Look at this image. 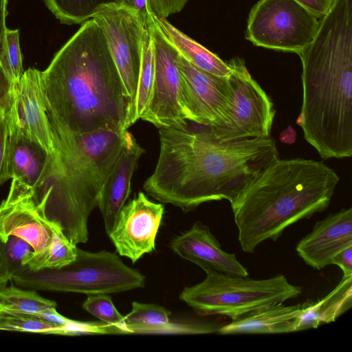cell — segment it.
Here are the masks:
<instances>
[{
    "label": "cell",
    "mask_w": 352,
    "mask_h": 352,
    "mask_svg": "<svg viewBox=\"0 0 352 352\" xmlns=\"http://www.w3.org/2000/svg\"><path fill=\"white\" fill-rule=\"evenodd\" d=\"M102 29L127 99L125 124L136 97L146 23L135 10L113 1L100 4L93 17Z\"/></svg>",
    "instance_id": "10"
},
{
    "label": "cell",
    "mask_w": 352,
    "mask_h": 352,
    "mask_svg": "<svg viewBox=\"0 0 352 352\" xmlns=\"http://www.w3.org/2000/svg\"><path fill=\"white\" fill-rule=\"evenodd\" d=\"M82 308L104 324L115 329L118 333H131L124 321V316L117 310L109 294L88 295L82 303Z\"/></svg>",
    "instance_id": "28"
},
{
    "label": "cell",
    "mask_w": 352,
    "mask_h": 352,
    "mask_svg": "<svg viewBox=\"0 0 352 352\" xmlns=\"http://www.w3.org/2000/svg\"><path fill=\"white\" fill-rule=\"evenodd\" d=\"M12 281L25 289L89 295L144 287L146 278L125 265L116 253L92 252L78 248L76 259L68 265L38 270L21 268L14 272Z\"/></svg>",
    "instance_id": "6"
},
{
    "label": "cell",
    "mask_w": 352,
    "mask_h": 352,
    "mask_svg": "<svg viewBox=\"0 0 352 352\" xmlns=\"http://www.w3.org/2000/svg\"><path fill=\"white\" fill-rule=\"evenodd\" d=\"M5 245L13 274L21 268H25V264L33 252L31 246L16 236H10L5 243Z\"/></svg>",
    "instance_id": "31"
},
{
    "label": "cell",
    "mask_w": 352,
    "mask_h": 352,
    "mask_svg": "<svg viewBox=\"0 0 352 352\" xmlns=\"http://www.w3.org/2000/svg\"><path fill=\"white\" fill-rule=\"evenodd\" d=\"M228 63L232 90L230 107L223 122L208 129L222 141L271 136L276 113L272 100L252 77L243 59L234 58Z\"/></svg>",
    "instance_id": "9"
},
{
    "label": "cell",
    "mask_w": 352,
    "mask_h": 352,
    "mask_svg": "<svg viewBox=\"0 0 352 352\" xmlns=\"http://www.w3.org/2000/svg\"><path fill=\"white\" fill-rule=\"evenodd\" d=\"M288 137H289V139H290L292 143L294 142V140H295V138H296V135H295V132H294V131L293 130L292 128V130L291 129H288L285 130L280 134V140L282 142L286 143L287 142Z\"/></svg>",
    "instance_id": "39"
},
{
    "label": "cell",
    "mask_w": 352,
    "mask_h": 352,
    "mask_svg": "<svg viewBox=\"0 0 352 352\" xmlns=\"http://www.w3.org/2000/svg\"><path fill=\"white\" fill-rule=\"evenodd\" d=\"M0 330L63 335V326L37 318L0 311Z\"/></svg>",
    "instance_id": "29"
},
{
    "label": "cell",
    "mask_w": 352,
    "mask_h": 352,
    "mask_svg": "<svg viewBox=\"0 0 352 352\" xmlns=\"http://www.w3.org/2000/svg\"><path fill=\"white\" fill-rule=\"evenodd\" d=\"M205 128L159 129L158 160L143 185L147 195L184 212L212 201L231 204L278 157L271 136L222 141Z\"/></svg>",
    "instance_id": "1"
},
{
    "label": "cell",
    "mask_w": 352,
    "mask_h": 352,
    "mask_svg": "<svg viewBox=\"0 0 352 352\" xmlns=\"http://www.w3.org/2000/svg\"><path fill=\"white\" fill-rule=\"evenodd\" d=\"M11 285L0 286V306L4 308L25 312L39 313L56 308V301L43 298L34 289Z\"/></svg>",
    "instance_id": "24"
},
{
    "label": "cell",
    "mask_w": 352,
    "mask_h": 352,
    "mask_svg": "<svg viewBox=\"0 0 352 352\" xmlns=\"http://www.w3.org/2000/svg\"><path fill=\"white\" fill-rule=\"evenodd\" d=\"M77 245L59 230L51 245L43 269H57L68 265L76 259Z\"/></svg>",
    "instance_id": "30"
},
{
    "label": "cell",
    "mask_w": 352,
    "mask_h": 352,
    "mask_svg": "<svg viewBox=\"0 0 352 352\" xmlns=\"http://www.w3.org/2000/svg\"><path fill=\"white\" fill-rule=\"evenodd\" d=\"M4 109L8 124L38 144L48 156L54 155L41 71L35 68L24 71L18 83L12 86Z\"/></svg>",
    "instance_id": "14"
},
{
    "label": "cell",
    "mask_w": 352,
    "mask_h": 352,
    "mask_svg": "<svg viewBox=\"0 0 352 352\" xmlns=\"http://www.w3.org/2000/svg\"><path fill=\"white\" fill-rule=\"evenodd\" d=\"M318 19L322 18L330 9L334 0H294Z\"/></svg>",
    "instance_id": "34"
},
{
    "label": "cell",
    "mask_w": 352,
    "mask_h": 352,
    "mask_svg": "<svg viewBox=\"0 0 352 352\" xmlns=\"http://www.w3.org/2000/svg\"><path fill=\"white\" fill-rule=\"evenodd\" d=\"M302 102L296 121L325 160L352 156V0H334L298 55Z\"/></svg>",
    "instance_id": "2"
},
{
    "label": "cell",
    "mask_w": 352,
    "mask_h": 352,
    "mask_svg": "<svg viewBox=\"0 0 352 352\" xmlns=\"http://www.w3.org/2000/svg\"><path fill=\"white\" fill-rule=\"evenodd\" d=\"M33 195L31 188L12 179L7 197L0 204V240L5 243L10 236H16L28 243L33 252L25 267L38 270L61 229L46 218Z\"/></svg>",
    "instance_id": "11"
},
{
    "label": "cell",
    "mask_w": 352,
    "mask_h": 352,
    "mask_svg": "<svg viewBox=\"0 0 352 352\" xmlns=\"http://www.w3.org/2000/svg\"><path fill=\"white\" fill-rule=\"evenodd\" d=\"M177 63L182 77L181 106L186 119L208 127L219 126L231 102L228 77L208 73L179 54Z\"/></svg>",
    "instance_id": "13"
},
{
    "label": "cell",
    "mask_w": 352,
    "mask_h": 352,
    "mask_svg": "<svg viewBox=\"0 0 352 352\" xmlns=\"http://www.w3.org/2000/svg\"><path fill=\"white\" fill-rule=\"evenodd\" d=\"M12 179L9 160V129L3 107H0V185Z\"/></svg>",
    "instance_id": "32"
},
{
    "label": "cell",
    "mask_w": 352,
    "mask_h": 352,
    "mask_svg": "<svg viewBox=\"0 0 352 352\" xmlns=\"http://www.w3.org/2000/svg\"><path fill=\"white\" fill-rule=\"evenodd\" d=\"M170 315L166 309L159 305L135 301L132 302L131 311L124 316V321L131 333H133L167 326Z\"/></svg>",
    "instance_id": "26"
},
{
    "label": "cell",
    "mask_w": 352,
    "mask_h": 352,
    "mask_svg": "<svg viewBox=\"0 0 352 352\" xmlns=\"http://www.w3.org/2000/svg\"><path fill=\"white\" fill-rule=\"evenodd\" d=\"M8 0H0V41L6 31Z\"/></svg>",
    "instance_id": "38"
},
{
    "label": "cell",
    "mask_w": 352,
    "mask_h": 352,
    "mask_svg": "<svg viewBox=\"0 0 352 352\" xmlns=\"http://www.w3.org/2000/svg\"><path fill=\"white\" fill-rule=\"evenodd\" d=\"M170 245L176 254L199 266L204 272L249 275L236 255L223 250L210 228L201 221H196L188 230L173 239Z\"/></svg>",
    "instance_id": "17"
},
{
    "label": "cell",
    "mask_w": 352,
    "mask_h": 352,
    "mask_svg": "<svg viewBox=\"0 0 352 352\" xmlns=\"http://www.w3.org/2000/svg\"><path fill=\"white\" fill-rule=\"evenodd\" d=\"M331 265H338L343 272V277L352 276V246L336 254Z\"/></svg>",
    "instance_id": "36"
},
{
    "label": "cell",
    "mask_w": 352,
    "mask_h": 352,
    "mask_svg": "<svg viewBox=\"0 0 352 352\" xmlns=\"http://www.w3.org/2000/svg\"><path fill=\"white\" fill-rule=\"evenodd\" d=\"M9 160L12 179H16L34 192L41 184L48 155L16 127L8 124Z\"/></svg>",
    "instance_id": "20"
},
{
    "label": "cell",
    "mask_w": 352,
    "mask_h": 352,
    "mask_svg": "<svg viewBox=\"0 0 352 352\" xmlns=\"http://www.w3.org/2000/svg\"><path fill=\"white\" fill-rule=\"evenodd\" d=\"M352 246V208L341 209L316 223L312 231L297 244L296 250L304 262L321 270L333 257Z\"/></svg>",
    "instance_id": "16"
},
{
    "label": "cell",
    "mask_w": 352,
    "mask_h": 352,
    "mask_svg": "<svg viewBox=\"0 0 352 352\" xmlns=\"http://www.w3.org/2000/svg\"><path fill=\"white\" fill-rule=\"evenodd\" d=\"M146 26L155 51V77L151 97L140 118L157 128L178 127L188 124L181 106V73L177 63L179 52L157 25L153 13Z\"/></svg>",
    "instance_id": "12"
},
{
    "label": "cell",
    "mask_w": 352,
    "mask_h": 352,
    "mask_svg": "<svg viewBox=\"0 0 352 352\" xmlns=\"http://www.w3.org/2000/svg\"><path fill=\"white\" fill-rule=\"evenodd\" d=\"M155 77V51L151 34L146 25L142 35V63L136 97L126 120L125 129L134 124L145 112L149 103Z\"/></svg>",
    "instance_id": "23"
},
{
    "label": "cell",
    "mask_w": 352,
    "mask_h": 352,
    "mask_svg": "<svg viewBox=\"0 0 352 352\" xmlns=\"http://www.w3.org/2000/svg\"><path fill=\"white\" fill-rule=\"evenodd\" d=\"M144 152L132 133L126 130L122 147L104 184L98 206L107 234L130 195L132 177Z\"/></svg>",
    "instance_id": "18"
},
{
    "label": "cell",
    "mask_w": 352,
    "mask_h": 352,
    "mask_svg": "<svg viewBox=\"0 0 352 352\" xmlns=\"http://www.w3.org/2000/svg\"><path fill=\"white\" fill-rule=\"evenodd\" d=\"M153 17L165 37L186 60L211 74L228 77L230 69L228 62L179 30L166 18L154 13Z\"/></svg>",
    "instance_id": "22"
},
{
    "label": "cell",
    "mask_w": 352,
    "mask_h": 352,
    "mask_svg": "<svg viewBox=\"0 0 352 352\" xmlns=\"http://www.w3.org/2000/svg\"><path fill=\"white\" fill-rule=\"evenodd\" d=\"M0 65L11 83H18L24 71L19 30L6 29L0 41Z\"/></svg>",
    "instance_id": "27"
},
{
    "label": "cell",
    "mask_w": 352,
    "mask_h": 352,
    "mask_svg": "<svg viewBox=\"0 0 352 352\" xmlns=\"http://www.w3.org/2000/svg\"><path fill=\"white\" fill-rule=\"evenodd\" d=\"M318 21L294 0H258L249 13L245 38L257 47L299 55Z\"/></svg>",
    "instance_id": "8"
},
{
    "label": "cell",
    "mask_w": 352,
    "mask_h": 352,
    "mask_svg": "<svg viewBox=\"0 0 352 352\" xmlns=\"http://www.w3.org/2000/svg\"><path fill=\"white\" fill-rule=\"evenodd\" d=\"M204 280L185 287L179 299L201 315L238 319L256 310L296 298L302 288L283 274L253 279L215 271H205Z\"/></svg>",
    "instance_id": "7"
},
{
    "label": "cell",
    "mask_w": 352,
    "mask_h": 352,
    "mask_svg": "<svg viewBox=\"0 0 352 352\" xmlns=\"http://www.w3.org/2000/svg\"><path fill=\"white\" fill-rule=\"evenodd\" d=\"M41 78L48 104L70 131H126L128 103L122 79L94 19L81 24Z\"/></svg>",
    "instance_id": "3"
},
{
    "label": "cell",
    "mask_w": 352,
    "mask_h": 352,
    "mask_svg": "<svg viewBox=\"0 0 352 352\" xmlns=\"http://www.w3.org/2000/svg\"><path fill=\"white\" fill-rule=\"evenodd\" d=\"M339 181L320 161H272L230 204L241 249L254 253L264 241H276L289 226L326 210Z\"/></svg>",
    "instance_id": "5"
},
{
    "label": "cell",
    "mask_w": 352,
    "mask_h": 352,
    "mask_svg": "<svg viewBox=\"0 0 352 352\" xmlns=\"http://www.w3.org/2000/svg\"><path fill=\"white\" fill-rule=\"evenodd\" d=\"M61 23L82 24L92 19L96 8L108 0H44Z\"/></svg>",
    "instance_id": "25"
},
{
    "label": "cell",
    "mask_w": 352,
    "mask_h": 352,
    "mask_svg": "<svg viewBox=\"0 0 352 352\" xmlns=\"http://www.w3.org/2000/svg\"><path fill=\"white\" fill-rule=\"evenodd\" d=\"M164 206L140 192L121 209L108 234L116 252L133 263L155 249V239L164 214Z\"/></svg>",
    "instance_id": "15"
},
{
    "label": "cell",
    "mask_w": 352,
    "mask_h": 352,
    "mask_svg": "<svg viewBox=\"0 0 352 352\" xmlns=\"http://www.w3.org/2000/svg\"><path fill=\"white\" fill-rule=\"evenodd\" d=\"M352 305V276L342 277L329 294L317 300H307L301 305L296 331L317 328L329 323L351 308Z\"/></svg>",
    "instance_id": "21"
},
{
    "label": "cell",
    "mask_w": 352,
    "mask_h": 352,
    "mask_svg": "<svg viewBox=\"0 0 352 352\" xmlns=\"http://www.w3.org/2000/svg\"><path fill=\"white\" fill-rule=\"evenodd\" d=\"M112 1L136 11L146 23L153 13L149 0H112Z\"/></svg>",
    "instance_id": "35"
},
{
    "label": "cell",
    "mask_w": 352,
    "mask_h": 352,
    "mask_svg": "<svg viewBox=\"0 0 352 352\" xmlns=\"http://www.w3.org/2000/svg\"><path fill=\"white\" fill-rule=\"evenodd\" d=\"M13 270L9 261L5 243L0 240V286L12 280Z\"/></svg>",
    "instance_id": "37"
},
{
    "label": "cell",
    "mask_w": 352,
    "mask_h": 352,
    "mask_svg": "<svg viewBox=\"0 0 352 352\" xmlns=\"http://www.w3.org/2000/svg\"><path fill=\"white\" fill-rule=\"evenodd\" d=\"M300 304L286 306L274 304L222 324L217 333H282L296 331Z\"/></svg>",
    "instance_id": "19"
},
{
    "label": "cell",
    "mask_w": 352,
    "mask_h": 352,
    "mask_svg": "<svg viewBox=\"0 0 352 352\" xmlns=\"http://www.w3.org/2000/svg\"><path fill=\"white\" fill-rule=\"evenodd\" d=\"M54 153L34 198L46 218L78 245L88 241V220L118 157L126 131L76 133L56 117L45 96Z\"/></svg>",
    "instance_id": "4"
},
{
    "label": "cell",
    "mask_w": 352,
    "mask_h": 352,
    "mask_svg": "<svg viewBox=\"0 0 352 352\" xmlns=\"http://www.w3.org/2000/svg\"><path fill=\"white\" fill-rule=\"evenodd\" d=\"M188 0H149L152 12L158 16L167 18L180 12Z\"/></svg>",
    "instance_id": "33"
}]
</instances>
